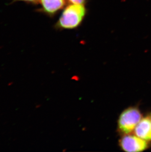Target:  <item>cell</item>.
Wrapping results in <instances>:
<instances>
[{
	"label": "cell",
	"instance_id": "7",
	"mask_svg": "<svg viewBox=\"0 0 151 152\" xmlns=\"http://www.w3.org/2000/svg\"><path fill=\"white\" fill-rule=\"evenodd\" d=\"M16 1H25L26 3H32V4H36L38 3L39 0H15Z\"/></svg>",
	"mask_w": 151,
	"mask_h": 152
},
{
	"label": "cell",
	"instance_id": "2",
	"mask_svg": "<svg viewBox=\"0 0 151 152\" xmlns=\"http://www.w3.org/2000/svg\"><path fill=\"white\" fill-rule=\"evenodd\" d=\"M142 115L139 110L135 107H130L120 114L118 122L119 132L124 134H129L134 129L141 120Z\"/></svg>",
	"mask_w": 151,
	"mask_h": 152
},
{
	"label": "cell",
	"instance_id": "6",
	"mask_svg": "<svg viewBox=\"0 0 151 152\" xmlns=\"http://www.w3.org/2000/svg\"><path fill=\"white\" fill-rule=\"evenodd\" d=\"M71 4H83L86 0H68Z\"/></svg>",
	"mask_w": 151,
	"mask_h": 152
},
{
	"label": "cell",
	"instance_id": "5",
	"mask_svg": "<svg viewBox=\"0 0 151 152\" xmlns=\"http://www.w3.org/2000/svg\"><path fill=\"white\" fill-rule=\"evenodd\" d=\"M134 134L146 141L151 140V119L143 118L134 129Z\"/></svg>",
	"mask_w": 151,
	"mask_h": 152
},
{
	"label": "cell",
	"instance_id": "8",
	"mask_svg": "<svg viewBox=\"0 0 151 152\" xmlns=\"http://www.w3.org/2000/svg\"><path fill=\"white\" fill-rule=\"evenodd\" d=\"M13 82H9V83H8V86H11L13 84Z\"/></svg>",
	"mask_w": 151,
	"mask_h": 152
},
{
	"label": "cell",
	"instance_id": "1",
	"mask_svg": "<svg viewBox=\"0 0 151 152\" xmlns=\"http://www.w3.org/2000/svg\"><path fill=\"white\" fill-rule=\"evenodd\" d=\"M83 4H72L64 9L56 26L60 29H73L78 27L83 22L86 15Z\"/></svg>",
	"mask_w": 151,
	"mask_h": 152
},
{
	"label": "cell",
	"instance_id": "3",
	"mask_svg": "<svg viewBox=\"0 0 151 152\" xmlns=\"http://www.w3.org/2000/svg\"><path fill=\"white\" fill-rule=\"evenodd\" d=\"M120 148L125 152H141L148 147L147 141L141 139L136 135L125 134L119 141Z\"/></svg>",
	"mask_w": 151,
	"mask_h": 152
},
{
	"label": "cell",
	"instance_id": "4",
	"mask_svg": "<svg viewBox=\"0 0 151 152\" xmlns=\"http://www.w3.org/2000/svg\"><path fill=\"white\" fill-rule=\"evenodd\" d=\"M41 10L49 15H53L64 7L65 0H39Z\"/></svg>",
	"mask_w": 151,
	"mask_h": 152
}]
</instances>
